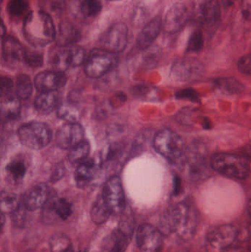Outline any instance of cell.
I'll list each match as a JSON object with an SVG mask.
<instances>
[{"instance_id":"5","label":"cell","mask_w":251,"mask_h":252,"mask_svg":"<svg viewBox=\"0 0 251 252\" xmlns=\"http://www.w3.org/2000/svg\"><path fill=\"white\" fill-rule=\"evenodd\" d=\"M18 135L22 145L32 150L42 149L52 139L50 127L40 122H31L21 126Z\"/></svg>"},{"instance_id":"35","label":"cell","mask_w":251,"mask_h":252,"mask_svg":"<svg viewBox=\"0 0 251 252\" xmlns=\"http://www.w3.org/2000/svg\"><path fill=\"white\" fill-rule=\"evenodd\" d=\"M52 252H67L71 250L70 239L64 234L57 233L53 235L50 241Z\"/></svg>"},{"instance_id":"24","label":"cell","mask_w":251,"mask_h":252,"mask_svg":"<svg viewBox=\"0 0 251 252\" xmlns=\"http://www.w3.org/2000/svg\"><path fill=\"white\" fill-rule=\"evenodd\" d=\"M60 104L57 92L41 93L35 100V109L41 115L52 113Z\"/></svg>"},{"instance_id":"2","label":"cell","mask_w":251,"mask_h":252,"mask_svg":"<svg viewBox=\"0 0 251 252\" xmlns=\"http://www.w3.org/2000/svg\"><path fill=\"white\" fill-rule=\"evenodd\" d=\"M23 32L27 41L34 47H44L53 42L56 32L51 16L43 11H30L24 20Z\"/></svg>"},{"instance_id":"48","label":"cell","mask_w":251,"mask_h":252,"mask_svg":"<svg viewBox=\"0 0 251 252\" xmlns=\"http://www.w3.org/2000/svg\"><path fill=\"white\" fill-rule=\"evenodd\" d=\"M242 156L251 162V145H246L240 150Z\"/></svg>"},{"instance_id":"12","label":"cell","mask_w":251,"mask_h":252,"mask_svg":"<svg viewBox=\"0 0 251 252\" xmlns=\"http://www.w3.org/2000/svg\"><path fill=\"white\" fill-rule=\"evenodd\" d=\"M163 234L150 224L144 223L137 229V242L141 252H162Z\"/></svg>"},{"instance_id":"26","label":"cell","mask_w":251,"mask_h":252,"mask_svg":"<svg viewBox=\"0 0 251 252\" xmlns=\"http://www.w3.org/2000/svg\"><path fill=\"white\" fill-rule=\"evenodd\" d=\"M214 86L216 90L225 95L241 94L245 90L244 86L240 81L229 77L218 78L214 82Z\"/></svg>"},{"instance_id":"10","label":"cell","mask_w":251,"mask_h":252,"mask_svg":"<svg viewBox=\"0 0 251 252\" xmlns=\"http://www.w3.org/2000/svg\"><path fill=\"white\" fill-rule=\"evenodd\" d=\"M205 69L202 62L195 58H182L172 65L174 79L181 82L196 81L203 76Z\"/></svg>"},{"instance_id":"21","label":"cell","mask_w":251,"mask_h":252,"mask_svg":"<svg viewBox=\"0 0 251 252\" xmlns=\"http://www.w3.org/2000/svg\"><path fill=\"white\" fill-rule=\"evenodd\" d=\"M131 237L117 228L105 238L100 252H125Z\"/></svg>"},{"instance_id":"22","label":"cell","mask_w":251,"mask_h":252,"mask_svg":"<svg viewBox=\"0 0 251 252\" xmlns=\"http://www.w3.org/2000/svg\"><path fill=\"white\" fill-rule=\"evenodd\" d=\"M163 27L162 18L156 16L145 25L138 35L137 46L139 50L148 48L160 33Z\"/></svg>"},{"instance_id":"1","label":"cell","mask_w":251,"mask_h":252,"mask_svg":"<svg viewBox=\"0 0 251 252\" xmlns=\"http://www.w3.org/2000/svg\"><path fill=\"white\" fill-rule=\"evenodd\" d=\"M197 220L194 210L185 203L172 206L164 213L159 224V230L165 235H176L184 241L194 237Z\"/></svg>"},{"instance_id":"9","label":"cell","mask_w":251,"mask_h":252,"mask_svg":"<svg viewBox=\"0 0 251 252\" xmlns=\"http://www.w3.org/2000/svg\"><path fill=\"white\" fill-rule=\"evenodd\" d=\"M102 198L112 215H119L125 210V194L118 176H112L105 184Z\"/></svg>"},{"instance_id":"42","label":"cell","mask_w":251,"mask_h":252,"mask_svg":"<svg viewBox=\"0 0 251 252\" xmlns=\"http://www.w3.org/2000/svg\"><path fill=\"white\" fill-rule=\"evenodd\" d=\"M175 98L179 100H188L195 103H199L200 101L198 93L192 88L184 89L178 92L175 94Z\"/></svg>"},{"instance_id":"55","label":"cell","mask_w":251,"mask_h":252,"mask_svg":"<svg viewBox=\"0 0 251 252\" xmlns=\"http://www.w3.org/2000/svg\"><path fill=\"white\" fill-rule=\"evenodd\" d=\"M249 252H251V239L250 240V241H249Z\"/></svg>"},{"instance_id":"45","label":"cell","mask_w":251,"mask_h":252,"mask_svg":"<svg viewBox=\"0 0 251 252\" xmlns=\"http://www.w3.org/2000/svg\"><path fill=\"white\" fill-rule=\"evenodd\" d=\"M50 8L55 14L60 16L66 7L65 0H50Z\"/></svg>"},{"instance_id":"30","label":"cell","mask_w":251,"mask_h":252,"mask_svg":"<svg viewBox=\"0 0 251 252\" xmlns=\"http://www.w3.org/2000/svg\"><path fill=\"white\" fill-rule=\"evenodd\" d=\"M16 94L19 98L26 100L32 93V84L28 75L21 74L17 77L16 82Z\"/></svg>"},{"instance_id":"51","label":"cell","mask_w":251,"mask_h":252,"mask_svg":"<svg viewBox=\"0 0 251 252\" xmlns=\"http://www.w3.org/2000/svg\"><path fill=\"white\" fill-rule=\"evenodd\" d=\"M201 124L202 126H203V127L204 129H207V130H209V129H211L212 127V123H211V121H209L208 118H202Z\"/></svg>"},{"instance_id":"15","label":"cell","mask_w":251,"mask_h":252,"mask_svg":"<svg viewBox=\"0 0 251 252\" xmlns=\"http://www.w3.org/2000/svg\"><path fill=\"white\" fill-rule=\"evenodd\" d=\"M72 213V205L64 198H50L44 206L43 220L47 223H53L57 220H66L70 217Z\"/></svg>"},{"instance_id":"32","label":"cell","mask_w":251,"mask_h":252,"mask_svg":"<svg viewBox=\"0 0 251 252\" xmlns=\"http://www.w3.org/2000/svg\"><path fill=\"white\" fill-rule=\"evenodd\" d=\"M90 152V145L86 140L82 141L70 150L69 158L72 162H82L87 159Z\"/></svg>"},{"instance_id":"16","label":"cell","mask_w":251,"mask_h":252,"mask_svg":"<svg viewBox=\"0 0 251 252\" xmlns=\"http://www.w3.org/2000/svg\"><path fill=\"white\" fill-rule=\"evenodd\" d=\"M67 78L60 71H44L35 78V86L40 93L57 92L66 85Z\"/></svg>"},{"instance_id":"43","label":"cell","mask_w":251,"mask_h":252,"mask_svg":"<svg viewBox=\"0 0 251 252\" xmlns=\"http://www.w3.org/2000/svg\"><path fill=\"white\" fill-rule=\"evenodd\" d=\"M13 83L11 78L8 77H1L0 80V92H1V98L9 97L13 91Z\"/></svg>"},{"instance_id":"25","label":"cell","mask_w":251,"mask_h":252,"mask_svg":"<svg viewBox=\"0 0 251 252\" xmlns=\"http://www.w3.org/2000/svg\"><path fill=\"white\" fill-rule=\"evenodd\" d=\"M97 170V164L91 158L82 161L75 171V181L78 186L81 188L86 186L94 179Z\"/></svg>"},{"instance_id":"6","label":"cell","mask_w":251,"mask_h":252,"mask_svg":"<svg viewBox=\"0 0 251 252\" xmlns=\"http://www.w3.org/2000/svg\"><path fill=\"white\" fill-rule=\"evenodd\" d=\"M85 56V50L79 46L59 47L52 55L50 62L55 70L64 72L69 68L81 66L86 59Z\"/></svg>"},{"instance_id":"33","label":"cell","mask_w":251,"mask_h":252,"mask_svg":"<svg viewBox=\"0 0 251 252\" xmlns=\"http://www.w3.org/2000/svg\"><path fill=\"white\" fill-rule=\"evenodd\" d=\"M0 206L1 213H13L19 207L17 195L13 192L3 191L1 193Z\"/></svg>"},{"instance_id":"38","label":"cell","mask_w":251,"mask_h":252,"mask_svg":"<svg viewBox=\"0 0 251 252\" xmlns=\"http://www.w3.org/2000/svg\"><path fill=\"white\" fill-rule=\"evenodd\" d=\"M28 7V3L25 0H10L7 10L11 16L17 17L24 14Z\"/></svg>"},{"instance_id":"3","label":"cell","mask_w":251,"mask_h":252,"mask_svg":"<svg viewBox=\"0 0 251 252\" xmlns=\"http://www.w3.org/2000/svg\"><path fill=\"white\" fill-rule=\"evenodd\" d=\"M210 165L215 171L234 179H245L250 174L249 161L243 156L218 153L211 157Z\"/></svg>"},{"instance_id":"40","label":"cell","mask_w":251,"mask_h":252,"mask_svg":"<svg viewBox=\"0 0 251 252\" xmlns=\"http://www.w3.org/2000/svg\"><path fill=\"white\" fill-rule=\"evenodd\" d=\"M24 62L31 67L38 68L42 66L44 59L41 53L33 51H26Z\"/></svg>"},{"instance_id":"36","label":"cell","mask_w":251,"mask_h":252,"mask_svg":"<svg viewBox=\"0 0 251 252\" xmlns=\"http://www.w3.org/2000/svg\"><path fill=\"white\" fill-rule=\"evenodd\" d=\"M200 118V112L196 108H184L176 115V120L183 125H193Z\"/></svg>"},{"instance_id":"47","label":"cell","mask_w":251,"mask_h":252,"mask_svg":"<svg viewBox=\"0 0 251 252\" xmlns=\"http://www.w3.org/2000/svg\"><path fill=\"white\" fill-rule=\"evenodd\" d=\"M181 190V179L178 176H175L173 180V194L178 195Z\"/></svg>"},{"instance_id":"27","label":"cell","mask_w":251,"mask_h":252,"mask_svg":"<svg viewBox=\"0 0 251 252\" xmlns=\"http://www.w3.org/2000/svg\"><path fill=\"white\" fill-rule=\"evenodd\" d=\"M1 121L7 122V121H13L16 119L21 111V103L19 99L13 97H6L1 98Z\"/></svg>"},{"instance_id":"49","label":"cell","mask_w":251,"mask_h":252,"mask_svg":"<svg viewBox=\"0 0 251 252\" xmlns=\"http://www.w3.org/2000/svg\"><path fill=\"white\" fill-rule=\"evenodd\" d=\"M63 173V167H58L56 168V172H55L54 174H53V177H52V181L53 182H56V181L58 180L59 179H60Z\"/></svg>"},{"instance_id":"20","label":"cell","mask_w":251,"mask_h":252,"mask_svg":"<svg viewBox=\"0 0 251 252\" xmlns=\"http://www.w3.org/2000/svg\"><path fill=\"white\" fill-rule=\"evenodd\" d=\"M100 0H72L70 3L72 15L81 19L97 16L102 10Z\"/></svg>"},{"instance_id":"17","label":"cell","mask_w":251,"mask_h":252,"mask_svg":"<svg viewBox=\"0 0 251 252\" xmlns=\"http://www.w3.org/2000/svg\"><path fill=\"white\" fill-rule=\"evenodd\" d=\"M189 19L187 7L181 3H177L169 8L165 16L163 28L168 33L179 32L186 25Z\"/></svg>"},{"instance_id":"39","label":"cell","mask_w":251,"mask_h":252,"mask_svg":"<svg viewBox=\"0 0 251 252\" xmlns=\"http://www.w3.org/2000/svg\"><path fill=\"white\" fill-rule=\"evenodd\" d=\"M27 211L28 210L23 205L22 207H18L17 210L12 213L13 223L18 227H23L26 224L27 221H28Z\"/></svg>"},{"instance_id":"31","label":"cell","mask_w":251,"mask_h":252,"mask_svg":"<svg viewBox=\"0 0 251 252\" xmlns=\"http://www.w3.org/2000/svg\"><path fill=\"white\" fill-rule=\"evenodd\" d=\"M57 116L68 123H77L80 118L79 110L71 103H60L57 108Z\"/></svg>"},{"instance_id":"34","label":"cell","mask_w":251,"mask_h":252,"mask_svg":"<svg viewBox=\"0 0 251 252\" xmlns=\"http://www.w3.org/2000/svg\"><path fill=\"white\" fill-rule=\"evenodd\" d=\"M6 172L12 182L19 183L22 182L26 173V167L22 161H13L6 167Z\"/></svg>"},{"instance_id":"37","label":"cell","mask_w":251,"mask_h":252,"mask_svg":"<svg viewBox=\"0 0 251 252\" xmlns=\"http://www.w3.org/2000/svg\"><path fill=\"white\" fill-rule=\"evenodd\" d=\"M203 45H204V40H203V32L200 30H197L190 35L188 44H187V51L191 52V53L200 51L203 49Z\"/></svg>"},{"instance_id":"46","label":"cell","mask_w":251,"mask_h":252,"mask_svg":"<svg viewBox=\"0 0 251 252\" xmlns=\"http://www.w3.org/2000/svg\"><path fill=\"white\" fill-rule=\"evenodd\" d=\"M241 11L246 20L251 21V0H242Z\"/></svg>"},{"instance_id":"18","label":"cell","mask_w":251,"mask_h":252,"mask_svg":"<svg viewBox=\"0 0 251 252\" xmlns=\"http://www.w3.org/2000/svg\"><path fill=\"white\" fill-rule=\"evenodd\" d=\"M27 50L19 40L13 36H5L1 38V54L6 64L16 66L25 60Z\"/></svg>"},{"instance_id":"28","label":"cell","mask_w":251,"mask_h":252,"mask_svg":"<svg viewBox=\"0 0 251 252\" xmlns=\"http://www.w3.org/2000/svg\"><path fill=\"white\" fill-rule=\"evenodd\" d=\"M185 155L190 165L203 164V163L206 162L207 150H206L204 144L196 142L191 144L190 147L186 150Z\"/></svg>"},{"instance_id":"56","label":"cell","mask_w":251,"mask_h":252,"mask_svg":"<svg viewBox=\"0 0 251 252\" xmlns=\"http://www.w3.org/2000/svg\"><path fill=\"white\" fill-rule=\"evenodd\" d=\"M109 1H118V0H109Z\"/></svg>"},{"instance_id":"41","label":"cell","mask_w":251,"mask_h":252,"mask_svg":"<svg viewBox=\"0 0 251 252\" xmlns=\"http://www.w3.org/2000/svg\"><path fill=\"white\" fill-rule=\"evenodd\" d=\"M118 228L128 235L132 236L134 230V218L129 213H125L122 216Z\"/></svg>"},{"instance_id":"53","label":"cell","mask_w":251,"mask_h":252,"mask_svg":"<svg viewBox=\"0 0 251 252\" xmlns=\"http://www.w3.org/2000/svg\"><path fill=\"white\" fill-rule=\"evenodd\" d=\"M248 211H249V217H250L251 220V199L249 201V207H248Z\"/></svg>"},{"instance_id":"19","label":"cell","mask_w":251,"mask_h":252,"mask_svg":"<svg viewBox=\"0 0 251 252\" xmlns=\"http://www.w3.org/2000/svg\"><path fill=\"white\" fill-rule=\"evenodd\" d=\"M50 188L45 184L35 185L25 193L23 205L28 211H35L44 207L51 197Z\"/></svg>"},{"instance_id":"7","label":"cell","mask_w":251,"mask_h":252,"mask_svg":"<svg viewBox=\"0 0 251 252\" xmlns=\"http://www.w3.org/2000/svg\"><path fill=\"white\" fill-rule=\"evenodd\" d=\"M103 49H94L85 61L84 71L91 78H99L106 75L116 63V56Z\"/></svg>"},{"instance_id":"29","label":"cell","mask_w":251,"mask_h":252,"mask_svg":"<svg viewBox=\"0 0 251 252\" xmlns=\"http://www.w3.org/2000/svg\"><path fill=\"white\" fill-rule=\"evenodd\" d=\"M91 215V219L96 224H103L110 217L112 213L109 211L102 197L94 203Z\"/></svg>"},{"instance_id":"13","label":"cell","mask_w":251,"mask_h":252,"mask_svg":"<svg viewBox=\"0 0 251 252\" xmlns=\"http://www.w3.org/2000/svg\"><path fill=\"white\" fill-rule=\"evenodd\" d=\"M84 130L78 123H67L56 133V143L62 149L71 150L84 141Z\"/></svg>"},{"instance_id":"54","label":"cell","mask_w":251,"mask_h":252,"mask_svg":"<svg viewBox=\"0 0 251 252\" xmlns=\"http://www.w3.org/2000/svg\"><path fill=\"white\" fill-rule=\"evenodd\" d=\"M234 1H235V0H227V1H228V4H233V3L234 2Z\"/></svg>"},{"instance_id":"57","label":"cell","mask_w":251,"mask_h":252,"mask_svg":"<svg viewBox=\"0 0 251 252\" xmlns=\"http://www.w3.org/2000/svg\"><path fill=\"white\" fill-rule=\"evenodd\" d=\"M72 252V250H70V251H67V252Z\"/></svg>"},{"instance_id":"52","label":"cell","mask_w":251,"mask_h":252,"mask_svg":"<svg viewBox=\"0 0 251 252\" xmlns=\"http://www.w3.org/2000/svg\"><path fill=\"white\" fill-rule=\"evenodd\" d=\"M5 33H6V28H5V26H4V22H1V38H4V37H5Z\"/></svg>"},{"instance_id":"14","label":"cell","mask_w":251,"mask_h":252,"mask_svg":"<svg viewBox=\"0 0 251 252\" xmlns=\"http://www.w3.org/2000/svg\"><path fill=\"white\" fill-rule=\"evenodd\" d=\"M200 20L209 33L216 32L221 20V8L218 0H203L200 6Z\"/></svg>"},{"instance_id":"4","label":"cell","mask_w":251,"mask_h":252,"mask_svg":"<svg viewBox=\"0 0 251 252\" xmlns=\"http://www.w3.org/2000/svg\"><path fill=\"white\" fill-rule=\"evenodd\" d=\"M156 151L167 159L176 161L185 154V144L181 136L170 129H163L156 133L153 140Z\"/></svg>"},{"instance_id":"8","label":"cell","mask_w":251,"mask_h":252,"mask_svg":"<svg viewBox=\"0 0 251 252\" xmlns=\"http://www.w3.org/2000/svg\"><path fill=\"white\" fill-rule=\"evenodd\" d=\"M128 28L125 24L119 22L111 26L102 34L100 48L116 54L125 50L128 44Z\"/></svg>"},{"instance_id":"44","label":"cell","mask_w":251,"mask_h":252,"mask_svg":"<svg viewBox=\"0 0 251 252\" xmlns=\"http://www.w3.org/2000/svg\"><path fill=\"white\" fill-rule=\"evenodd\" d=\"M238 69L242 73L251 75V53L245 55L239 59Z\"/></svg>"},{"instance_id":"50","label":"cell","mask_w":251,"mask_h":252,"mask_svg":"<svg viewBox=\"0 0 251 252\" xmlns=\"http://www.w3.org/2000/svg\"><path fill=\"white\" fill-rule=\"evenodd\" d=\"M221 252H244V250L242 247L232 245L227 249H225V250H222Z\"/></svg>"},{"instance_id":"11","label":"cell","mask_w":251,"mask_h":252,"mask_svg":"<svg viewBox=\"0 0 251 252\" xmlns=\"http://www.w3.org/2000/svg\"><path fill=\"white\" fill-rule=\"evenodd\" d=\"M238 236V231L231 224H223L211 229L206 235V244L213 250H222L233 245Z\"/></svg>"},{"instance_id":"23","label":"cell","mask_w":251,"mask_h":252,"mask_svg":"<svg viewBox=\"0 0 251 252\" xmlns=\"http://www.w3.org/2000/svg\"><path fill=\"white\" fill-rule=\"evenodd\" d=\"M81 38V32L69 22H61L56 32V39L59 47L75 45Z\"/></svg>"}]
</instances>
